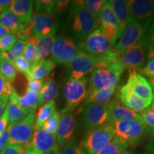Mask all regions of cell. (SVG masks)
<instances>
[{"label": "cell", "instance_id": "6da1fadb", "mask_svg": "<svg viewBox=\"0 0 154 154\" xmlns=\"http://www.w3.org/2000/svg\"><path fill=\"white\" fill-rule=\"evenodd\" d=\"M124 69L119 54L115 49H111L106 54L98 57V62L90 76L89 90L116 88Z\"/></svg>", "mask_w": 154, "mask_h": 154}, {"label": "cell", "instance_id": "7a4b0ae2", "mask_svg": "<svg viewBox=\"0 0 154 154\" xmlns=\"http://www.w3.org/2000/svg\"><path fill=\"white\" fill-rule=\"evenodd\" d=\"M73 2L72 32L76 38L84 40L98 27L99 22L88 10L84 5V1Z\"/></svg>", "mask_w": 154, "mask_h": 154}, {"label": "cell", "instance_id": "3957f363", "mask_svg": "<svg viewBox=\"0 0 154 154\" xmlns=\"http://www.w3.org/2000/svg\"><path fill=\"white\" fill-rule=\"evenodd\" d=\"M114 136V125L106 123L101 126L88 130L81 146L87 154H96L110 143Z\"/></svg>", "mask_w": 154, "mask_h": 154}, {"label": "cell", "instance_id": "277c9868", "mask_svg": "<svg viewBox=\"0 0 154 154\" xmlns=\"http://www.w3.org/2000/svg\"><path fill=\"white\" fill-rule=\"evenodd\" d=\"M114 125L115 134L127 146H134L143 141L149 132V128L143 120L121 121L116 122Z\"/></svg>", "mask_w": 154, "mask_h": 154}, {"label": "cell", "instance_id": "5b68a950", "mask_svg": "<svg viewBox=\"0 0 154 154\" xmlns=\"http://www.w3.org/2000/svg\"><path fill=\"white\" fill-rule=\"evenodd\" d=\"M88 80L85 76L74 79H69L63 88V96L66 102V107L61 113H70L75 108L86 100L88 96Z\"/></svg>", "mask_w": 154, "mask_h": 154}, {"label": "cell", "instance_id": "8992f818", "mask_svg": "<svg viewBox=\"0 0 154 154\" xmlns=\"http://www.w3.org/2000/svg\"><path fill=\"white\" fill-rule=\"evenodd\" d=\"M35 124L34 112L30 113L25 118L14 124H9V140L7 146L20 145L25 149L31 146Z\"/></svg>", "mask_w": 154, "mask_h": 154}, {"label": "cell", "instance_id": "52a82bcc", "mask_svg": "<svg viewBox=\"0 0 154 154\" xmlns=\"http://www.w3.org/2000/svg\"><path fill=\"white\" fill-rule=\"evenodd\" d=\"M82 51L79 44L70 38L59 36L54 40L51 47V59L54 63L68 64Z\"/></svg>", "mask_w": 154, "mask_h": 154}, {"label": "cell", "instance_id": "ba28073f", "mask_svg": "<svg viewBox=\"0 0 154 154\" xmlns=\"http://www.w3.org/2000/svg\"><path fill=\"white\" fill-rule=\"evenodd\" d=\"M147 29L129 15L126 28L115 45L117 52L121 54L143 39Z\"/></svg>", "mask_w": 154, "mask_h": 154}, {"label": "cell", "instance_id": "9c48e42d", "mask_svg": "<svg viewBox=\"0 0 154 154\" xmlns=\"http://www.w3.org/2000/svg\"><path fill=\"white\" fill-rule=\"evenodd\" d=\"M119 55L124 69H128L129 73L140 71L143 69L147 56V45L145 38L124 52L119 54Z\"/></svg>", "mask_w": 154, "mask_h": 154}, {"label": "cell", "instance_id": "30bf717a", "mask_svg": "<svg viewBox=\"0 0 154 154\" xmlns=\"http://www.w3.org/2000/svg\"><path fill=\"white\" fill-rule=\"evenodd\" d=\"M31 32V37L38 38L50 34H56L57 24L54 17L47 13H35L27 26Z\"/></svg>", "mask_w": 154, "mask_h": 154}, {"label": "cell", "instance_id": "8fae6325", "mask_svg": "<svg viewBox=\"0 0 154 154\" xmlns=\"http://www.w3.org/2000/svg\"><path fill=\"white\" fill-rule=\"evenodd\" d=\"M99 24H101L100 29L102 33L110 41L111 45L115 46L121 34L109 1H104L103 3L100 14Z\"/></svg>", "mask_w": 154, "mask_h": 154}, {"label": "cell", "instance_id": "7c38bea8", "mask_svg": "<svg viewBox=\"0 0 154 154\" xmlns=\"http://www.w3.org/2000/svg\"><path fill=\"white\" fill-rule=\"evenodd\" d=\"M79 44L82 51L96 57L103 56L112 49L110 41L100 29L94 30Z\"/></svg>", "mask_w": 154, "mask_h": 154}, {"label": "cell", "instance_id": "4fadbf2b", "mask_svg": "<svg viewBox=\"0 0 154 154\" xmlns=\"http://www.w3.org/2000/svg\"><path fill=\"white\" fill-rule=\"evenodd\" d=\"M98 62V57L81 51L73 60L66 64L70 79H78L85 76L91 72Z\"/></svg>", "mask_w": 154, "mask_h": 154}, {"label": "cell", "instance_id": "5bb4252c", "mask_svg": "<svg viewBox=\"0 0 154 154\" xmlns=\"http://www.w3.org/2000/svg\"><path fill=\"white\" fill-rule=\"evenodd\" d=\"M109 104L97 105L89 103L84 111L82 126L84 129H92L108 122Z\"/></svg>", "mask_w": 154, "mask_h": 154}, {"label": "cell", "instance_id": "9a60e30c", "mask_svg": "<svg viewBox=\"0 0 154 154\" xmlns=\"http://www.w3.org/2000/svg\"><path fill=\"white\" fill-rule=\"evenodd\" d=\"M129 74L128 82L124 87L151 105L153 94L149 82L138 72H134Z\"/></svg>", "mask_w": 154, "mask_h": 154}, {"label": "cell", "instance_id": "2e32d148", "mask_svg": "<svg viewBox=\"0 0 154 154\" xmlns=\"http://www.w3.org/2000/svg\"><path fill=\"white\" fill-rule=\"evenodd\" d=\"M129 11L137 22L149 28L154 20V1L131 0L129 1Z\"/></svg>", "mask_w": 154, "mask_h": 154}, {"label": "cell", "instance_id": "e0dca14e", "mask_svg": "<svg viewBox=\"0 0 154 154\" xmlns=\"http://www.w3.org/2000/svg\"><path fill=\"white\" fill-rule=\"evenodd\" d=\"M75 128L76 119L74 113H67L63 114L60 118L56 136L58 147H63L68 142L72 140Z\"/></svg>", "mask_w": 154, "mask_h": 154}, {"label": "cell", "instance_id": "ac0fdd59", "mask_svg": "<svg viewBox=\"0 0 154 154\" xmlns=\"http://www.w3.org/2000/svg\"><path fill=\"white\" fill-rule=\"evenodd\" d=\"M31 146L41 153H47L57 147L56 134H50L42 128H34L31 140Z\"/></svg>", "mask_w": 154, "mask_h": 154}, {"label": "cell", "instance_id": "d6986e66", "mask_svg": "<svg viewBox=\"0 0 154 154\" xmlns=\"http://www.w3.org/2000/svg\"><path fill=\"white\" fill-rule=\"evenodd\" d=\"M109 104V119L107 123L114 124L121 121H132L141 119L139 113L121 106L116 100H111Z\"/></svg>", "mask_w": 154, "mask_h": 154}, {"label": "cell", "instance_id": "ffe728a7", "mask_svg": "<svg viewBox=\"0 0 154 154\" xmlns=\"http://www.w3.org/2000/svg\"><path fill=\"white\" fill-rule=\"evenodd\" d=\"M117 97L119 100V102L126 106V108L136 113L143 112L150 106V104L147 102L144 101L143 100L133 94L131 92L128 91L124 87V86L119 89Z\"/></svg>", "mask_w": 154, "mask_h": 154}, {"label": "cell", "instance_id": "44dd1931", "mask_svg": "<svg viewBox=\"0 0 154 154\" xmlns=\"http://www.w3.org/2000/svg\"><path fill=\"white\" fill-rule=\"evenodd\" d=\"M34 1L30 0H13L10 11L18 18L20 22L27 27L31 21Z\"/></svg>", "mask_w": 154, "mask_h": 154}, {"label": "cell", "instance_id": "7402d4cb", "mask_svg": "<svg viewBox=\"0 0 154 154\" xmlns=\"http://www.w3.org/2000/svg\"><path fill=\"white\" fill-rule=\"evenodd\" d=\"M109 3L118 22L121 34H122L126 28L130 15L129 1L112 0V1H109Z\"/></svg>", "mask_w": 154, "mask_h": 154}, {"label": "cell", "instance_id": "603a6c76", "mask_svg": "<svg viewBox=\"0 0 154 154\" xmlns=\"http://www.w3.org/2000/svg\"><path fill=\"white\" fill-rule=\"evenodd\" d=\"M39 95L29 89H26L24 96H20L16 91H14L9 97L10 103H16L22 107L32 109L34 111L39 106Z\"/></svg>", "mask_w": 154, "mask_h": 154}, {"label": "cell", "instance_id": "cb8c5ba5", "mask_svg": "<svg viewBox=\"0 0 154 154\" xmlns=\"http://www.w3.org/2000/svg\"><path fill=\"white\" fill-rule=\"evenodd\" d=\"M55 68V63L50 59H43L31 65L29 78L34 80H43Z\"/></svg>", "mask_w": 154, "mask_h": 154}, {"label": "cell", "instance_id": "d4e9b609", "mask_svg": "<svg viewBox=\"0 0 154 154\" xmlns=\"http://www.w3.org/2000/svg\"><path fill=\"white\" fill-rule=\"evenodd\" d=\"M0 24L7 28L9 33L14 35H18L26 29L24 24L10 10L3 11L0 14Z\"/></svg>", "mask_w": 154, "mask_h": 154}, {"label": "cell", "instance_id": "484cf974", "mask_svg": "<svg viewBox=\"0 0 154 154\" xmlns=\"http://www.w3.org/2000/svg\"><path fill=\"white\" fill-rule=\"evenodd\" d=\"M115 88L89 90L86 99V103L88 104L89 103L97 105L107 104L111 101V99L114 94Z\"/></svg>", "mask_w": 154, "mask_h": 154}, {"label": "cell", "instance_id": "4316f807", "mask_svg": "<svg viewBox=\"0 0 154 154\" xmlns=\"http://www.w3.org/2000/svg\"><path fill=\"white\" fill-rule=\"evenodd\" d=\"M5 111L7 114L9 124L18 122L25 118L30 113L34 112V111H32V109L22 107L16 103H10V102L7 103Z\"/></svg>", "mask_w": 154, "mask_h": 154}, {"label": "cell", "instance_id": "83f0119b", "mask_svg": "<svg viewBox=\"0 0 154 154\" xmlns=\"http://www.w3.org/2000/svg\"><path fill=\"white\" fill-rule=\"evenodd\" d=\"M55 38V34H50L38 38L36 48L37 51V61L46 59L51 53V47Z\"/></svg>", "mask_w": 154, "mask_h": 154}, {"label": "cell", "instance_id": "f1b7e54d", "mask_svg": "<svg viewBox=\"0 0 154 154\" xmlns=\"http://www.w3.org/2000/svg\"><path fill=\"white\" fill-rule=\"evenodd\" d=\"M58 95V86L53 79L46 80L40 93L39 106L53 101Z\"/></svg>", "mask_w": 154, "mask_h": 154}, {"label": "cell", "instance_id": "f546056e", "mask_svg": "<svg viewBox=\"0 0 154 154\" xmlns=\"http://www.w3.org/2000/svg\"><path fill=\"white\" fill-rule=\"evenodd\" d=\"M56 111V102L54 100L44 103L40 107L36 113L35 118L34 128H42V126L46 121Z\"/></svg>", "mask_w": 154, "mask_h": 154}, {"label": "cell", "instance_id": "4dcf8cb0", "mask_svg": "<svg viewBox=\"0 0 154 154\" xmlns=\"http://www.w3.org/2000/svg\"><path fill=\"white\" fill-rule=\"evenodd\" d=\"M127 147V144L116 136L110 143L96 154H118L119 152L124 151Z\"/></svg>", "mask_w": 154, "mask_h": 154}, {"label": "cell", "instance_id": "1f68e13d", "mask_svg": "<svg viewBox=\"0 0 154 154\" xmlns=\"http://www.w3.org/2000/svg\"><path fill=\"white\" fill-rule=\"evenodd\" d=\"M37 40L30 37L26 41V44L23 51V57L26 61L31 63V65L37 62V51H36V44Z\"/></svg>", "mask_w": 154, "mask_h": 154}, {"label": "cell", "instance_id": "d6a6232c", "mask_svg": "<svg viewBox=\"0 0 154 154\" xmlns=\"http://www.w3.org/2000/svg\"><path fill=\"white\" fill-rule=\"evenodd\" d=\"M0 74L8 82H14L17 77V70L11 61L3 59L0 63Z\"/></svg>", "mask_w": 154, "mask_h": 154}, {"label": "cell", "instance_id": "836d02e7", "mask_svg": "<svg viewBox=\"0 0 154 154\" xmlns=\"http://www.w3.org/2000/svg\"><path fill=\"white\" fill-rule=\"evenodd\" d=\"M25 44H26V42L23 41V40H19L10 51H9L8 52L0 53V55L3 59H6V60L11 61V62L14 61L15 59L22 56Z\"/></svg>", "mask_w": 154, "mask_h": 154}, {"label": "cell", "instance_id": "e575fe53", "mask_svg": "<svg viewBox=\"0 0 154 154\" xmlns=\"http://www.w3.org/2000/svg\"><path fill=\"white\" fill-rule=\"evenodd\" d=\"M147 45V44H146ZM148 61L146 66L139 71L140 74L149 79H154V53L151 48L147 46Z\"/></svg>", "mask_w": 154, "mask_h": 154}, {"label": "cell", "instance_id": "d590c367", "mask_svg": "<svg viewBox=\"0 0 154 154\" xmlns=\"http://www.w3.org/2000/svg\"><path fill=\"white\" fill-rule=\"evenodd\" d=\"M60 121V114L58 111H55L47 121L44 122L42 126V128L50 134H57L58 126Z\"/></svg>", "mask_w": 154, "mask_h": 154}, {"label": "cell", "instance_id": "8d00e7d4", "mask_svg": "<svg viewBox=\"0 0 154 154\" xmlns=\"http://www.w3.org/2000/svg\"><path fill=\"white\" fill-rule=\"evenodd\" d=\"M103 3H104V1H103V0H87V1H84V5L86 6L88 10L91 12V14L95 17L96 20H98L99 22Z\"/></svg>", "mask_w": 154, "mask_h": 154}, {"label": "cell", "instance_id": "74e56055", "mask_svg": "<svg viewBox=\"0 0 154 154\" xmlns=\"http://www.w3.org/2000/svg\"><path fill=\"white\" fill-rule=\"evenodd\" d=\"M34 5H35L36 11L38 13H47V14H53L54 11L55 1L38 0V1H34Z\"/></svg>", "mask_w": 154, "mask_h": 154}, {"label": "cell", "instance_id": "f35d334b", "mask_svg": "<svg viewBox=\"0 0 154 154\" xmlns=\"http://www.w3.org/2000/svg\"><path fill=\"white\" fill-rule=\"evenodd\" d=\"M17 37L14 34H7L0 38V53L8 52L17 43Z\"/></svg>", "mask_w": 154, "mask_h": 154}, {"label": "cell", "instance_id": "ab89813d", "mask_svg": "<svg viewBox=\"0 0 154 154\" xmlns=\"http://www.w3.org/2000/svg\"><path fill=\"white\" fill-rule=\"evenodd\" d=\"M15 69L19 72L24 74L26 77L29 76L31 71V63L26 60L23 57L17 58L13 61Z\"/></svg>", "mask_w": 154, "mask_h": 154}, {"label": "cell", "instance_id": "60d3db41", "mask_svg": "<svg viewBox=\"0 0 154 154\" xmlns=\"http://www.w3.org/2000/svg\"><path fill=\"white\" fill-rule=\"evenodd\" d=\"M60 154H86L82 146L78 145L74 140H71L63 146Z\"/></svg>", "mask_w": 154, "mask_h": 154}, {"label": "cell", "instance_id": "b9f144b4", "mask_svg": "<svg viewBox=\"0 0 154 154\" xmlns=\"http://www.w3.org/2000/svg\"><path fill=\"white\" fill-rule=\"evenodd\" d=\"M26 78H27L28 80L27 88L26 89L31 90V91L35 92V93L39 95L46 80H34L29 78V77H26Z\"/></svg>", "mask_w": 154, "mask_h": 154}, {"label": "cell", "instance_id": "7bdbcfd3", "mask_svg": "<svg viewBox=\"0 0 154 154\" xmlns=\"http://www.w3.org/2000/svg\"><path fill=\"white\" fill-rule=\"evenodd\" d=\"M0 154H26V149L20 145L6 146Z\"/></svg>", "mask_w": 154, "mask_h": 154}, {"label": "cell", "instance_id": "ee69618b", "mask_svg": "<svg viewBox=\"0 0 154 154\" xmlns=\"http://www.w3.org/2000/svg\"><path fill=\"white\" fill-rule=\"evenodd\" d=\"M142 120L148 128L154 130V112L150 109H146L140 113Z\"/></svg>", "mask_w": 154, "mask_h": 154}, {"label": "cell", "instance_id": "f6af8a7d", "mask_svg": "<svg viewBox=\"0 0 154 154\" xmlns=\"http://www.w3.org/2000/svg\"><path fill=\"white\" fill-rule=\"evenodd\" d=\"M144 38H145L146 44L148 46L154 48V22L151 26V28H150L147 36H145Z\"/></svg>", "mask_w": 154, "mask_h": 154}, {"label": "cell", "instance_id": "bcb514c9", "mask_svg": "<svg viewBox=\"0 0 154 154\" xmlns=\"http://www.w3.org/2000/svg\"><path fill=\"white\" fill-rule=\"evenodd\" d=\"M70 3L69 1H63V0H59V1H55L54 5V11H57L58 12H61L63 11L67 8L68 5Z\"/></svg>", "mask_w": 154, "mask_h": 154}, {"label": "cell", "instance_id": "7dc6e473", "mask_svg": "<svg viewBox=\"0 0 154 154\" xmlns=\"http://www.w3.org/2000/svg\"><path fill=\"white\" fill-rule=\"evenodd\" d=\"M9 127L8 126V128H7V129L0 136V151L7 146L9 140Z\"/></svg>", "mask_w": 154, "mask_h": 154}, {"label": "cell", "instance_id": "c3c4849f", "mask_svg": "<svg viewBox=\"0 0 154 154\" xmlns=\"http://www.w3.org/2000/svg\"><path fill=\"white\" fill-rule=\"evenodd\" d=\"M8 119H7V114L5 111H4L2 115L0 117V136L3 134L4 131L7 129V125H8Z\"/></svg>", "mask_w": 154, "mask_h": 154}, {"label": "cell", "instance_id": "681fc988", "mask_svg": "<svg viewBox=\"0 0 154 154\" xmlns=\"http://www.w3.org/2000/svg\"><path fill=\"white\" fill-rule=\"evenodd\" d=\"M15 91L14 86H13L12 84L10 82H8V81L6 80L5 83V94L6 96H10L11 94H12Z\"/></svg>", "mask_w": 154, "mask_h": 154}, {"label": "cell", "instance_id": "f907efd6", "mask_svg": "<svg viewBox=\"0 0 154 154\" xmlns=\"http://www.w3.org/2000/svg\"><path fill=\"white\" fill-rule=\"evenodd\" d=\"M5 78L0 74V101L2 99H5L6 97H8L5 95Z\"/></svg>", "mask_w": 154, "mask_h": 154}, {"label": "cell", "instance_id": "816d5d0a", "mask_svg": "<svg viewBox=\"0 0 154 154\" xmlns=\"http://www.w3.org/2000/svg\"><path fill=\"white\" fill-rule=\"evenodd\" d=\"M12 1L13 0H0V7H2L3 11L10 10Z\"/></svg>", "mask_w": 154, "mask_h": 154}, {"label": "cell", "instance_id": "f5cc1de1", "mask_svg": "<svg viewBox=\"0 0 154 154\" xmlns=\"http://www.w3.org/2000/svg\"><path fill=\"white\" fill-rule=\"evenodd\" d=\"M8 99L9 97H6L5 99H2L1 101H0V117H1V116L2 115V113H4L5 108L7 107Z\"/></svg>", "mask_w": 154, "mask_h": 154}, {"label": "cell", "instance_id": "db71d44e", "mask_svg": "<svg viewBox=\"0 0 154 154\" xmlns=\"http://www.w3.org/2000/svg\"><path fill=\"white\" fill-rule=\"evenodd\" d=\"M9 34L10 33H9V30L6 27H5L2 24H0V38Z\"/></svg>", "mask_w": 154, "mask_h": 154}, {"label": "cell", "instance_id": "11a10c76", "mask_svg": "<svg viewBox=\"0 0 154 154\" xmlns=\"http://www.w3.org/2000/svg\"><path fill=\"white\" fill-rule=\"evenodd\" d=\"M26 154H43L41 152L36 151V149H33L32 146H29L28 149H26Z\"/></svg>", "mask_w": 154, "mask_h": 154}, {"label": "cell", "instance_id": "9f6ffc18", "mask_svg": "<svg viewBox=\"0 0 154 154\" xmlns=\"http://www.w3.org/2000/svg\"><path fill=\"white\" fill-rule=\"evenodd\" d=\"M45 154H60V151H59V147L57 146L54 149L50 150V151L47 152V153H45Z\"/></svg>", "mask_w": 154, "mask_h": 154}, {"label": "cell", "instance_id": "6f0895ef", "mask_svg": "<svg viewBox=\"0 0 154 154\" xmlns=\"http://www.w3.org/2000/svg\"><path fill=\"white\" fill-rule=\"evenodd\" d=\"M148 82H149L150 86H151L153 94H154V79H149V80Z\"/></svg>", "mask_w": 154, "mask_h": 154}, {"label": "cell", "instance_id": "680465c9", "mask_svg": "<svg viewBox=\"0 0 154 154\" xmlns=\"http://www.w3.org/2000/svg\"><path fill=\"white\" fill-rule=\"evenodd\" d=\"M151 107H150V110L153 111L154 112V95L153 96V98H152V101H151Z\"/></svg>", "mask_w": 154, "mask_h": 154}, {"label": "cell", "instance_id": "91938a15", "mask_svg": "<svg viewBox=\"0 0 154 154\" xmlns=\"http://www.w3.org/2000/svg\"><path fill=\"white\" fill-rule=\"evenodd\" d=\"M118 154H134L133 153H131V151H122L121 152H119V153Z\"/></svg>", "mask_w": 154, "mask_h": 154}, {"label": "cell", "instance_id": "94428289", "mask_svg": "<svg viewBox=\"0 0 154 154\" xmlns=\"http://www.w3.org/2000/svg\"><path fill=\"white\" fill-rule=\"evenodd\" d=\"M149 151L152 153L153 154H154V145H151L150 146V148H149Z\"/></svg>", "mask_w": 154, "mask_h": 154}, {"label": "cell", "instance_id": "6125c7cd", "mask_svg": "<svg viewBox=\"0 0 154 154\" xmlns=\"http://www.w3.org/2000/svg\"><path fill=\"white\" fill-rule=\"evenodd\" d=\"M3 12V10H2V7H0V14H2V13Z\"/></svg>", "mask_w": 154, "mask_h": 154}, {"label": "cell", "instance_id": "be15d7a7", "mask_svg": "<svg viewBox=\"0 0 154 154\" xmlns=\"http://www.w3.org/2000/svg\"><path fill=\"white\" fill-rule=\"evenodd\" d=\"M148 46V45H147ZM148 47H149L150 48H151V49L153 50V53H154V48H153V47H150V46H148Z\"/></svg>", "mask_w": 154, "mask_h": 154}, {"label": "cell", "instance_id": "e7e4bbea", "mask_svg": "<svg viewBox=\"0 0 154 154\" xmlns=\"http://www.w3.org/2000/svg\"><path fill=\"white\" fill-rule=\"evenodd\" d=\"M2 60V57H1V55H0V63H1V61Z\"/></svg>", "mask_w": 154, "mask_h": 154}]
</instances>
